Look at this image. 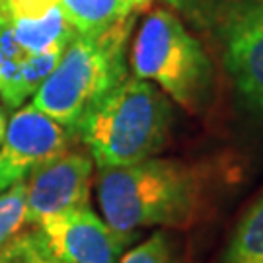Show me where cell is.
<instances>
[{
    "label": "cell",
    "instance_id": "1",
    "mask_svg": "<svg viewBox=\"0 0 263 263\" xmlns=\"http://www.w3.org/2000/svg\"><path fill=\"white\" fill-rule=\"evenodd\" d=\"M98 170L102 216L127 240L137 228L185 226L197 213L199 179L185 162L152 156Z\"/></svg>",
    "mask_w": 263,
    "mask_h": 263
},
{
    "label": "cell",
    "instance_id": "2",
    "mask_svg": "<svg viewBox=\"0 0 263 263\" xmlns=\"http://www.w3.org/2000/svg\"><path fill=\"white\" fill-rule=\"evenodd\" d=\"M172 117V104L160 88L127 76L86 113L72 135L88 146L98 168L127 166L162 151Z\"/></svg>",
    "mask_w": 263,
    "mask_h": 263
},
{
    "label": "cell",
    "instance_id": "3",
    "mask_svg": "<svg viewBox=\"0 0 263 263\" xmlns=\"http://www.w3.org/2000/svg\"><path fill=\"white\" fill-rule=\"evenodd\" d=\"M137 16L102 33L78 35L66 45L31 105L72 133L107 92L127 78V41Z\"/></svg>",
    "mask_w": 263,
    "mask_h": 263
},
{
    "label": "cell",
    "instance_id": "4",
    "mask_svg": "<svg viewBox=\"0 0 263 263\" xmlns=\"http://www.w3.org/2000/svg\"><path fill=\"white\" fill-rule=\"evenodd\" d=\"M133 76L154 82L191 113L201 111L213 90V63L197 39L168 10L142 20L131 49Z\"/></svg>",
    "mask_w": 263,
    "mask_h": 263
},
{
    "label": "cell",
    "instance_id": "5",
    "mask_svg": "<svg viewBox=\"0 0 263 263\" xmlns=\"http://www.w3.org/2000/svg\"><path fill=\"white\" fill-rule=\"evenodd\" d=\"M222 63L236 92L263 113V0H232L220 14Z\"/></svg>",
    "mask_w": 263,
    "mask_h": 263
},
{
    "label": "cell",
    "instance_id": "6",
    "mask_svg": "<svg viewBox=\"0 0 263 263\" xmlns=\"http://www.w3.org/2000/svg\"><path fill=\"white\" fill-rule=\"evenodd\" d=\"M70 135L66 127L31 104L20 107L6 125L0 142V193L26 181L33 170L63 154Z\"/></svg>",
    "mask_w": 263,
    "mask_h": 263
},
{
    "label": "cell",
    "instance_id": "7",
    "mask_svg": "<svg viewBox=\"0 0 263 263\" xmlns=\"http://www.w3.org/2000/svg\"><path fill=\"white\" fill-rule=\"evenodd\" d=\"M92 170V156L76 151H65L33 170L26 179V222L37 226L51 216L86 207Z\"/></svg>",
    "mask_w": 263,
    "mask_h": 263
},
{
    "label": "cell",
    "instance_id": "8",
    "mask_svg": "<svg viewBox=\"0 0 263 263\" xmlns=\"http://www.w3.org/2000/svg\"><path fill=\"white\" fill-rule=\"evenodd\" d=\"M35 230L55 263H119L131 242L111 230L90 205L51 216Z\"/></svg>",
    "mask_w": 263,
    "mask_h": 263
},
{
    "label": "cell",
    "instance_id": "9",
    "mask_svg": "<svg viewBox=\"0 0 263 263\" xmlns=\"http://www.w3.org/2000/svg\"><path fill=\"white\" fill-rule=\"evenodd\" d=\"M0 22L33 55H61L76 35L61 0H0Z\"/></svg>",
    "mask_w": 263,
    "mask_h": 263
},
{
    "label": "cell",
    "instance_id": "10",
    "mask_svg": "<svg viewBox=\"0 0 263 263\" xmlns=\"http://www.w3.org/2000/svg\"><path fill=\"white\" fill-rule=\"evenodd\" d=\"M148 2L151 0H61V8L78 35H94L137 16Z\"/></svg>",
    "mask_w": 263,
    "mask_h": 263
},
{
    "label": "cell",
    "instance_id": "11",
    "mask_svg": "<svg viewBox=\"0 0 263 263\" xmlns=\"http://www.w3.org/2000/svg\"><path fill=\"white\" fill-rule=\"evenodd\" d=\"M220 263H263V195L238 220Z\"/></svg>",
    "mask_w": 263,
    "mask_h": 263
},
{
    "label": "cell",
    "instance_id": "12",
    "mask_svg": "<svg viewBox=\"0 0 263 263\" xmlns=\"http://www.w3.org/2000/svg\"><path fill=\"white\" fill-rule=\"evenodd\" d=\"M26 224V181L0 193V250Z\"/></svg>",
    "mask_w": 263,
    "mask_h": 263
},
{
    "label": "cell",
    "instance_id": "13",
    "mask_svg": "<svg viewBox=\"0 0 263 263\" xmlns=\"http://www.w3.org/2000/svg\"><path fill=\"white\" fill-rule=\"evenodd\" d=\"M119 263H185L166 232H154L142 244L135 246Z\"/></svg>",
    "mask_w": 263,
    "mask_h": 263
},
{
    "label": "cell",
    "instance_id": "14",
    "mask_svg": "<svg viewBox=\"0 0 263 263\" xmlns=\"http://www.w3.org/2000/svg\"><path fill=\"white\" fill-rule=\"evenodd\" d=\"M0 263H55L37 230L18 234L0 250Z\"/></svg>",
    "mask_w": 263,
    "mask_h": 263
},
{
    "label": "cell",
    "instance_id": "15",
    "mask_svg": "<svg viewBox=\"0 0 263 263\" xmlns=\"http://www.w3.org/2000/svg\"><path fill=\"white\" fill-rule=\"evenodd\" d=\"M6 125H8V119H6V111H4V107L0 105V142H2V139H4Z\"/></svg>",
    "mask_w": 263,
    "mask_h": 263
}]
</instances>
